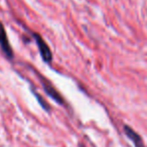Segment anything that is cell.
I'll return each mask as SVG.
<instances>
[{"label":"cell","instance_id":"1","mask_svg":"<svg viewBox=\"0 0 147 147\" xmlns=\"http://www.w3.org/2000/svg\"><path fill=\"white\" fill-rule=\"evenodd\" d=\"M33 38H34L36 45L38 47L39 53L41 55V58L45 63H50L52 61V52H51L50 47L48 46V44L46 43V41L43 39V37L38 33H33L32 34Z\"/></svg>","mask_w":147,"mask_h":147},{"label":"cell","instance_id":"2","mask_svg":"<svg viewBox=\"0 0 147 147\" xmlns=\"http://www.w3.org/2000/svg\"><path fill=\"white\" fill-rule=\"evenodd\" d=\"M0 48H1L2 52L6 56V58L10 60L13 59V50H12V47L9 43V40H8L7 33H6V30L4 28V25L2 24V22H0Z\"/></svg>","mask_w":147,"mask_h":147},{"label":"cell","instance_id":"3","mask_svg":"<svg viewBox=\"0 0 147 147\" xmlns=\"http://www.w3.org/2000/svg\"><path fill=\"white\" fill-rule=\"evenodd\" d=\"M123 131H124V134L131 140V142L133 143V145L135 147H145L142 137L133 129V128H131L129 125H127V124H124Z\"/></svg>","mask_w":147,"mask_h":147},{"label":"cell","instance_id":"4","mask_svg":"<svg viewBox=\"0 0 147 147\" xmlns=\"http://www.w3.org/2000/svg\"><path fill=\"white\" fill-rule=\"evenodd\" d=\"M41 80H42L41 82H42L43 89H44V91L46 92V94L49 95V96H50L54 101H56L57 103H59V104H63L64 100H63V98H62L61 95H60L59 93H58V91H57L56 89L53 87V86L51 85V84L49 83L48 81L44 80L43 78H41Z\"/></svg>","mask_w":147,"mask_h":147},{"label":"cell","instance_id":"5","mask_svg":"<svg viewBox=\"0 0 147 147\" xmlns=\"http://www.w3.org/2000/svg\"><path fill=\"white\" fill-rule=\"evenodd\" d=\"M34 95H35V96H36V98H37V99H38L39 103H40V104H41V105H42V107H43V108H44V109H45V110H47V111H48L49 107H48V105H47V104H46V103H45V102H44V99H43V98H42V97H40V96H39V95H38V94H37V93H36V92H34Z\"/></svg>","mask_w":147,"mask_h":147}]
</instances>
